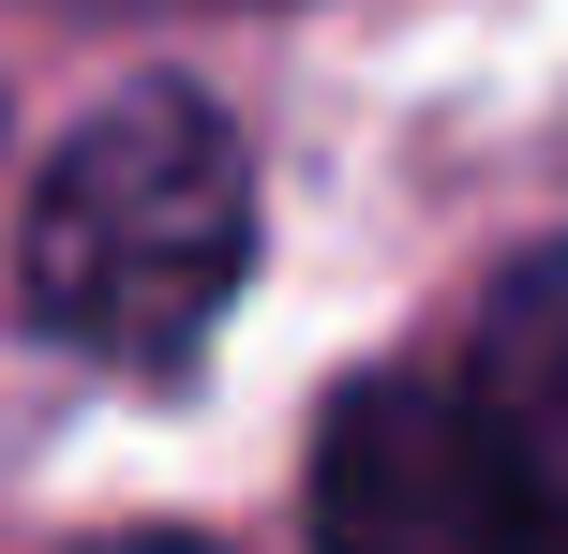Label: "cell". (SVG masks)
Listing matches in <instances>:
<instances>
[{
	"instance_id": "obj_4",
	"label": "cell",
	"mask_w": 568,
	"mask_h": 554,
	"mask_svg": "<svg viewBox=\"0 0 568 554\" xmlns=\"http://www.w3.org/2000/svg\"><path fill=\"white\" fill-rule=\"evenodd\" d=\"M90 554H210V540H165V525H135V540H90Z\"/></svg>"
},
{
	"instance_id": "obj_1",
	"label": "cell",
	"mask_w": 568,
	"mask_h": 554,
	"mask_svg": "<svg viewBox=\"0 0 568 554\" xmlns=\"http://www.w3.org/2000/svg\"><path fill=\"white\" fill-rule=\"evenodd\" d=\"M255 270V150L210 90L135 75L45 150L16 225V300L105 375H180Z\"/></svg>"
},
{
	"instance_id": "obj_3",
	"label": "cell",
	"mask_w": 568,
	"mask_h": 554,
	"mask_svg": "<svg viewBox=\"0 0 568 554\" xmlns=\"http://www.w3.org/2000/svg\"><path fill=\"white\" fill-rule=\"evenodd\" d=\"M449 390H464V435H479V480H494V540L568 554V240L494 270Z\"/></svg>"
},
{
	"instance_id": "obj_2",
	"label": "cell",
	"mask_w": 568,
	"mask_h": 554,
	"mask_svg": "<svg viewBox=\"0 0 568 554\" xmlns=\"http://www.w3.org/2000/svg\"><path fill=\"white\" fill-rule=\"evenodd\" d=\"M314 554H509L449 375H344L314 420Z\"/></svg>"
}]
</instances>
